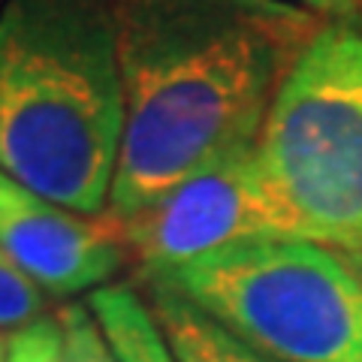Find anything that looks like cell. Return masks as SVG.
Masks as SVG:
<instances>
[{
    "label": "cell",
    "instance_id": "obj_5",
    "mask_svg": "<svg viewBox=\"0 0 362 362\" xmlns=\"http://www.w3.org/2000/svg\"><path fill=\"white\" fill-rule=\"evenodd\" d=\"M115 223L142 275L185 266L235 242L290 239L259 169L257 145L223 157L145 209L115 218Z\"/></svg>",
    "mask_w": 362,
    "mask_h": 362
},
{
    "label": "cell",
    "instance_id": "obj_6",
    "mask_svg": "<svg viewBox=\"0 0 362 362\" xmlns=\"http://www.w3.org/2000/svg\"><path fill=\"white\" fill-rule=\"evenodd\" d=\"M0 251L54 296L100 290L130 259L115 218L66 211L18 185L4 169Z\"/></svg>",
    "mask_w": 362,
    "mask_h": 362
},
{
    "label": "cell",
    "instance_id": "obj_4",
    "mask_svg": "<svg viewBox=\"0 0 362 362\" xmlns=\"http://www.w3.org/2000/svg\"><path fill=\"white\" fill-rule=\"evenodd\" d=\"M148 275L269 362H362V281L323 245L247 239Z\"/></svg>",
    "mask_w": 362,
    "mask_h": 362
},
{
    "label": "cell",
    "instance_id": "obj_11",
    "mask_svg": "<svg viewBox=\"0 0 362 362\" xmlns=\"http://www.w3.org/2000/svg\"><path fill=\"white\" fill-rule=\"evenodd\" d=\"M6 362H70L58 317H40L9 335Z\"/></svg>",
    "mask_w": 362,
    "mask_h": 362
},
{
    "label": "cell",
    "instance_id": "obj_7",
    "mask_svg": "<svg viewBox=\"0 0 362 362\" xmlns=\"http://www.w3.org/2000/svg\"><path fill=\"white\" fill-rule=\"evenodd\" d=\"M148 311L178 362H269L157 275H142Z\"/></svg>",
    "mask_w": 362,
    "mask_h": 362
},
{
    "label": "cell",
    "instance_id": "obj_14",
    "mask_svg": "<svg viewBox=\"0 0 362 362\" xmlns=\"http://www.w3.org/2000/svg\"><path fill=\"white\" fill-rule=\"evenodd\" d=\"M6 347H9V338L0 335V362H6Z\"/></svg>",
    "mask_w": 362,
    "mask_h": 362
},
{
    "label": "cell",
    "instance_id": "obj_1",
    "mask_svg": "<svg viewBox=\"0 0 362 362\" xmlns=\"http://www.w3.org/2000/svg\"><path fill=\"white\" fill-rule=\"evenodd\" d=\"M124 142L109 214L127 218L254 148L326 18L281 0H115Z\"/></svg>",
    "mask_w": 362,
    "mask_h": 362
},
{
    "label": "cell",
    "instance_id": "obj_3",
    "mask_svg": "<svg viewBox=\"0 0 362 362\" xmlns=\"http://www.w3.org/2000/svg\"><path fill=\"white\" fill-rule=\"evenodd\" d=\"M257 160L290 239L362 247V16L311 40L263 121Z\"/></svg>",
    "mask_w": 362,
    "mask_h": 362
},
{
    "label": "cell",
    "instance_id": "obj_8",
    "mask_svg": "<svg viewBox=\"0 0 362 362\" xmlns=\"http://www.w3.org/2000/svg\"><path fill=\"white\" fill-rule=\"evenodd\" d=\"M90 314L97 317L118 362H178L169 350L160 326L154 323L139 293L127 284H106L90 293Z\"/></svg>",
    "mask_w": 362,
    "mask_h": 362
},
{
    "label": "cell",
    "instance_id": "obj_12",
    "mask_svg": "<svg viewBox=\"0 0 362 362\" xmlns=\"http://www.w3.org/2000/svg\"><path fill=\"white\" fill-rule=\"evenodd\" d=\"M281 4H290V6L308 9V13L320 16V18H326V21H332V18H354V16H362V0H281Z\"/></svg>",
    "mask_w": 362,
    "mask_h": 362
},
{
    "label": "cell",
    "instance_id": "obj_15",
    "mask_svg": "<svg viewBox=\"0 0 362 362\" xmlns=\"http://www.w3.org/2000/svg\"><path fill=\"white\" fill-rule=\"evenodd\" d=\"M0 9H4V0H0Z\"/></svg>",
    "mask_w": 362,
    "mask_h": 362
},
{
    "label": "cell",
    "instance_id": "obj_9",
    "mask_svg": "<svg viewBox=\"0 0 362 362\" xmlns=\"http://www.w3.org/2000/svg\"><path fill=\"white\" fill-rule=\"evenodd\" d=\"M45 311V293L16 259L0 251V329H25Z\"/></svg>",
    "mask_w": 362,
    "mask_h": 362
},
{
    "label": "cell",
    "instance_id": "obj_13",
    "mask_svg": "<svg viewBox=\"0 0 362 362\" xmlns=\"http://www.w3.org/2000/svg\"><path fill=\"white\" fill-rule=\"evenodd\" d=\"M344 259H347V266L354 269V275L362 281V247H356V251H347V254H341Z\"/></svg>",
    "mask_w": 362,
    "mask_h": 362
},
{
    "label": "cell",
    "instance_id": "obj_10",
    "mask_svg": "<svg viewBox=\"0 0 362 362\" xmlns=\"http://www.w3.org/2000/svg\"><path fill=\"white\" fill-rule=\"evenodd\" d=\"M58 323L66 344V359L70 362H118L106 341L103 329H100L97 317L85 308L82 302H66L58 308Z\"/></svg>",
    "mask_w": 362,
    "mask_h": 362
},
{
    "label": "cell",
    "instance_id": "obj_2",
    "mask_svg": "<svg viewBox=\"0 0 362 362\" xmlns=\"http://www.w3.org/2000/svg\"><path fill=\"white\" fill-rule=\"evenodd\" d=\"M124 124L115 0L0 9V169L76 214H100Z\"/></svg>",
    "mask_w": 362,
    "mask_h": 362
}]
</instances>
